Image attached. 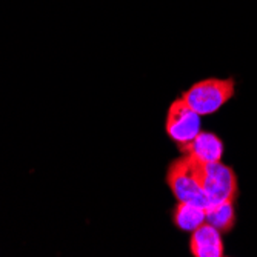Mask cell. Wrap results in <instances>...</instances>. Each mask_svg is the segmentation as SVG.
<instances>
[{
	"label": "cell",
	"mask_w": 257,
	"mask_h": 257,
	"mask_svg": "<svg viewBox=\"0 0 257 257\" xmlns=\"http://www.w3.org/2000/svg\"><path fill=\"white\" fill-rule=\"evenodd\" d=\"M165 131L177 145L188 144L202 131L200 114H197L182 97L176 99L168 108Z\"/></svg>",
	"instance_id": "cell-4"
},
{
	"label": "cell",
	"mask_w": 257,
	"mask_h": 257,
	"mask_svg": "<svg viewBox=\"0 0 257 257\" xmlns=\"http://www.w3.org/2000/svg\"><path fill=\"white\" fill-rule=\"evenodd\" d=\"M234 96V80L232 79H203L186 89L182 99L197 114L209 115L219 111Z\"/></svg>",
	"instance_id": "cell-2"
},
{
	"label": "cell",
	"mask_w": 257,
	"mask_h": 257,
	"mask_svg": "<svg viewBox=\"0 0 257 257\" xmlns=\"http://www.w3.org/2000/svg\"><path fill=\"white\" fill-rule=\"evenodd\" d=\"M202 165L188 156L176 159L167 173V183L179 202H191L200 206H208L206 194L202 188Z\"/></svg>",
	"instance_id": "cell-1"
},
{
	"label": "cell",
	"mask_w": 257,
	"mask_h": 257,
	"mask_svg": "<svg viewBox=\"0 0 257 257\" xmlns=\"http://www.w3.org/2000/svg\"><path fill=\"white\" fill-rule=\"evenodd\" d=\"M200 179H202V188L206 194L209 205L226 202V200L234 202L239 191V185H237V176L232 171V168L223 165L220 160L206 163V165H202Z\"/></svg>",
	"instance_id": "cell-3"
},
{
	"label": "cell",
	"mask_w": 257,
	"mask_h": 257,
	"mask_svg": "<svg viewBox=\"0 0 257 257\" xmlns=\"http://www.w3.org/2000/svg\"><path fill=\"white\" fill-rule=\"evenodd\" d=\"M190 251L194 257H222L225 248L220 231L205 222L193 231Z\"/></svg>",
	"instance_id": "cell-6"
},
{
	"label": "cell",
	"mask_w": 257,
	"mask_h": 257,
	"mask_svg": "<svg viewBox=\"0 0 257 257\" xmlns=\"http://www.w3.org/2000/svg\"><path fill=\"white\" fill-rule=\"evenodd\" d=\"M236 213H234V202L226 200L206 206V223L213 225L220 232L229 231L234 226Z\"/></svg>",
	"instance_id": "cell-8"
},
{
	"label": "cell",
	"mask_w": 257,
	"mask_h": 257,
	"mask_svg": "<svg viewBox=\"0 0 257 257\" xmlns=\"http://www.w3.org/2000/svg\"><path fill=\"white\" fill-rule=\"evenodd\" d=\"M173 222L180 231L193 232L206 222V208L191 202H179L174 208Z\"/></svg>",
	"instance_id": "cell-7"
},
{
	"label": "cell",
	"mask_w": 257,
	"mask_h": 257,
	"mask_svg": "<svg viewBox=\"0 0 257 257\" xmlns=\"http://www.w3.org/2000/svg\"><path fill=\"white\" fill-rule=\"evenodd\" d=\"M182 154L194 159L199 163H213L222 160L223 156V142L222 140L208 131H200L191 142L179 145Z\"/></svg>",
	"instance_id": "cell-5"
}]
</instances>
